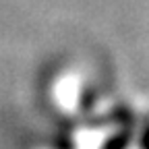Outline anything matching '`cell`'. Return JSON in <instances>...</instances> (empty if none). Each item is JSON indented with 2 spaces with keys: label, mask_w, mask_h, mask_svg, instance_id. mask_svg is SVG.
Masks as SVG:
<instances>
[{
  "label": "cell",
  "mask_w": 149,
  "mask_h": 149,
  "mask_svg": "<svg viewBox=\"0 0 149 149\" xmlns=\"http://www.w3.org/2000/svg\"><path fill=\"white\" fill-rule=\"evenodd\" d=\"M141 149H149V120L143 126V137H141Z\"/></svg>",
  "instance_id": "1"
}]
</instances>
